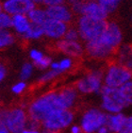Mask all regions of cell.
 <instances>
[{
    "instance_id": "52a82bcc",
    "label": "cell",
    "mask_w": 132,
    "mask_h": 133,
    "mask_svg": "<svg viewBox=\"0 0 132 133\" xmlns=\"http://www.w3.org/2000/svg\"><path fill=\"white\" fill-rule=\"evenodd\" d=\"M75 119L73 110H57L42 122V128L53 133L62 132L74 124Z\"/></svg>"
},
{
    "instance_id": "60d3db41",
    "label": "cell",
    "mask_w": 132,
    "mask_h": 133,
    "mask_svg": "<svg viewBox=\"0 0 132 133\" xmlns=\"http://www.w3.org/2000/svg\"><path fill=\"white\" fill-rule=\"evenodd\" d=\"M40 133H53V132H50V131H47V130H44V129H43V130H41V132Z\"/></svg>"
},
{
    "instance_id": "484cf974",
    "label": "cell",
    "mask_w": 132,
    "mask_h": 133,
    "mask_svg": "<svg viewBox=\"0 0 132 133\" xmlns=\"http://www.w3.org/2000/svg\"><path fill=\"white\" fill-rule=\"evenodd\" d=\"M12 28V16L6 11L0 10V29Z\"/></svg>"
},
{
    "instance_id": "cb8c5ba5",
    "label": "cell",
    "mask_w": 132,
    "mask_h": 133,
    "mask_svg": "<svg viewBox=\"0 0 132 133\" xmlns=\"http://www.w3.org/2000/svg\"><path fill=\"white\" fill-rule=\"evenodd\" d=\"M75 65V59L70 58V57L64 56L58 61V67H60V72L61 74H64L66 72H69L73 69Z\"/></svg>"
},
{
    "instance_id": "9a60e30c",
    "label": "cell",
    "mask_w": 132,
    "mask_h": 133,
    "mask_svg": "<svg viewBox=\"0 0 132 133\" xmlns=\"http://www.w3.org/2000/svg\"><path fill=\"white\" fill-rule=\"evenodd\" d=\"M58 95L63 110H73L78 101L79 94L76 86H64L58 89Z\"/></svg>"
},
{
    "instance_id": "9c48e42d",
    "label": "cell",
    "mask_w": 132,
    "mask_h": 133,
    "mask_svg": "<svg viewBox=\"0 0 132 133\" xmlns=\"http://www.w3.org/2000/svg\"><path fill=\"white\" fill-rule=\"evenodd\" d=\"M132 79V71L117 63L110 62L104 69V85L110 88H120Z\"/></svg>"
},
{
    "instance_id": "f1b7e54d",
    "label": "cell",
    "mask_w": 132,
    "mask_h": 133,
    "mask_svg": "<svg viewBox=\"0 0 132 133\" xmlns=\"http://www.w3.org/2000/svg\"><path fill=\"white\" fill-rule=\"evenodd\" d=\"M27 88H28V83H27V81L19 80V81L15 82V83L11 86L10 91H11V92H12L13 95H22L23 92H25Z\"/></svg>"
},
{
    "instance_id": "30bf717a",
    "label": "cell",
    "mask_w": 132,
    "mask_h": 133,
    "mask_svg": "<svg viewBox=\"0 0 132 133\" xmlns=\"http://www.w3.org/2000/svg\"><path fill=\"white\" fill-rule=\"evenodd\" d=\"M70 7L75 14L78 16L85 15L97 20L108 21V17L109 15L97 0H87V1L79 0L70 5Z\"/></svg>"
},
{
    "instance_id": "d6986e66",
    "label": "cell",
    "mask_w": 132,
    "mask_h": 133,
    "mask_svg": "<svg viewBox=\"0 0 132 133\" xmlns=\"http://www.w3.org/2000/svg\"><path fill=\"white\" fill-rule=\"evenodd\" d=\"M28 17L33 25H37V26H41L48 19L46 9L43 8V7H40V6H36L33 10H31L28 13Z\"/></svg>"
},
{
    "instance_id": "ab89813d",
    "label": "cell",
    "mask_w": 132,
    "mask_h": 133,
    "mask_svg": "<svg viewBox=\"0 0 132 133\" xmlns=\"http://www.w3.org/2000/svg\"><path fill=\"white\" fill-rule=\"evenodd\" d=\"M118 133H129V132H128V131H127V129H126V128H124L123 130H121L120 132H118Z\"/></svg>"
},
{
    "instance_id": "603a6c76",
    "label": "cell",
    "mask_w": 132,
    "mask_h": 133,
    "mask_svg": "<svg viewBox=\"0 0 132 133\" xmlns=\"http://www.w3.org/2000/svg\"><path fill=\"white\" fill-rule=\"evenodd\" d=\"M60 76H61V74L58 71L49 68L48 70L43 71V74L38 77V82L41 84H46V83H49V82L53 81L54 79H56Z\"/></svg>"
},
{
    "instance_id": "b9f144b4",
    "label": "cell",
    "mask_w": 132,
    "mask_h": 133,
    "mask_svg": "<svg viewBox=\"0 0 132 133\" xmlns=\"http://www.w3.org/2000/svg\"><path fill=\"white\" fill-rule=\"evenodd\" d=\"M81 1H87V0H81Z\"/></svg>"
},
{
    "instance_id": "1f68e13d",
    "label": "cell",
    "mask_w": 132,
    "mask_h": 133,
    "mask_svg": "<svg viewBox=\"0 0 132 133\" xmlns=\"http://www.w3.org/2000/svg\"><path fill=\"white\" fill-rule=\"evenodd\" d=\"M27 128H32V129H40L42 128V123H40V122H38V121L36 120H32V119L29 118Z\"/></svg>"
},
{
    "instance_id": "7c38bea8",
    "label": "cell",
    "mask_w": 132,
    "mask_h": 133,
    "mask_svg": "<svg viewBox=\"0 0 132 133\" xmlns=\"http://www.w3.org/2000/svg\"><path fill=\"white\" fill-rule=\"evenodd\" d=\"M36 5L31 0H2L1 10L6 11L11 16L25 14L35 8Z\"/></svg>"
},
{
    "instance_id": "8992f818",
    "label": "cell",
    "mask_w": 132,
    "mask_h": 133,
    "mask_svg": "<svg viewBox=\"0 0 132 133\" xmlns=\"http://www.w3.org/2000/svg\"><path fill=\"white\" fill-rule=\"evenodd\" d=\"M108 21L97 20L89 16L80 15L76 18V25L80 36V41L86 44L91 42L103 33L107 26Z\"/></svg>"
},
{
    "instance_id": "7bdbcfd3",
    "label": "cell",
    "mask_w": 132,
    "mask_h": 133,
    "mask_svg": "<svg viewBox=\"0 0 132 133\" xmlns=\"http://www.w3.org/2000/svg\"><path fill=\"white\" fill-rule=\"evenodd\" d=\"M131 106H132V102H131Z\"/></svg>"
},
{
    "instance_id": "836d02e7",
    "label": "cell",
    "mask_w": 132,
    "mask_h": 133,
    "mask_svg": "<svg viewBox=\"0 0 132 133\" xmlns=\"http://www.w3.org/2000/svg\"><path fill=\"white\" fill-rule=\"evenodd\" d=\"M7 75H8V70H7V67L4 65L3 63L0 64V81H3L7 77Z\"/></svg>"
},
{
    "instance_id": "d590c367",
    "label": "cell",
    "mask_w": 132,
    "mask_h": 133,
    "mask_svg": "<svg viewBox=\"0 0 132 133\" xmlns=\"http://www.w3.org/2000/svg\"><path fill=\"white\" fill-rule=\"evenodd\" d=\"M0 133H11L7 127L3 123H0Z\"/></svg>"
},
{
    "instance_id": "ac0fdd59",
    "label": "cell",
    "mask_w": 132,
    "mask_h": 133,
    "mask_svg": "<svg viewBox=\"0 0 132 133\" xmlns=\"http://www.w3.org/2000/svg\"><path fill=\"white\" fill-rule=\"evenodd\" d=\"M127 116L124 112L109 114L107 121V127L109 128L110 133H118L123 130L126 127Z\"/></svg>"
},
{
    "instance_id": "d6a6232c",
    "label": "cell",
    "mask_w": 132,
    "mask_h": 133,
    "mask_svg": "<svg viewBox=\"0 0 132 133\" xmlns=\"http://www.w3.org/2000/svg\"><path fill=\"white\" fill-rule=\"evenodd\" d=\"M67 130H68V133H83V130H82V128L80 127V125L75 123Z\"/></svg>"
},
{
    "instance_id": "7402d4cb",
    "label": "cell",
    "mask_w": 132,
    "mask_h": 133,
    "mask_svg": "<svg viewBox=\"0 0 132 133\" xmlns=\"http://www.w3.org/2000/svg\"><path fill=\"white\" fill-rule=\"evenodd\" d=\"M35 68L36 67L33 62H25L20 68V72H19V78H20V80L28 81V79H30L31 77L34 74Z\"/></svg>"
},
{
    "instance_id": "277c9868",
    "label": "cell",
    "mask_w": 132,
    "mask_h": 133,
    "mask_svg": "<svg viewBox=\"0 0 132 133\" xmlns=\"http://www.w3.org/2000/svg\"><path fill=\"white\" fill-rule=\"evenodd\" d=\"M99 95L100 108L108 114L123 112L124 110L131 106V104L123 96L119 88H110L104 85Z\"/></svg>"
},
{
    "instance_id": "ffe728a7",
    "label": "cell",
    "mask_w": 132,
    "mask_h": 133,
    "mask_svg": "<svg viewBox=\"0 0 132 133\" xmlns=\"http://www.w3.org/2000/svg\"><path fill=\"white\" fill-rule=\"evenodd\" d=\"M17 36L11 29H0V48L6 49L15 44Z\"/></svg>"
},
{
    "instance_id": "6da1fadb",
    "label": "cell",
    "mask_w": 132,
    "mask_h": 133,
    "mask_svg": "<svg viewBox=\"0 0 132 133\" xmlns=\"http://www.w3.org/2000/svg\"><path fill=\"white\" fill-rule=\"evenodd\" d=\"M122 42L123 33L119 25L112 21H108L103 33L85 44V55L94 61H109L113 59Z\"/></svg>"
},
{
    "instance_id": "8d00e7d4",
    "label": "cell",
    "mask_w": 132,
    "mask_h": 133,
    "mask_svg": "<svg viewBox=\"0 0 132 133\" xmlns=\"http://www.w3.org/2000/svg\"><path fill=\"white\" fill-rule=\"evenodd\" d=\"M96 133H110V131H109V128H108L107 125H103V127H101V128H99Z\"/></svg>"
},
{
    "instance_id": "d4e9b609",
    "label": "cell",
    "mask_w": 132,
    "mask_h": 133,
    "mask_svg": "<svg viewBox=\"0 0 132 133\" xmlns=\"http://www.w3.org/2000/svg\"><path fill=\"white\" fill-rule=\"evenodd\" d=\"M97 1L109 14H111L118 9L122 0H97Z\"/></svg>"
},
{
    "instance_id": "e575fe53",
    "label": "cell",
    "mask_w": 132,
    "mask_h": 133,
    "mask_svg": "<svg viewBox=\"0 0 132 133\" xmlns=\"http://www.w3.org/2000/svg\"><path fill=\"white\" fill-rule=\"evenodd\" d=\"M124 128L129 133H132V114L127 117V122H126V127Z\"/></svg>"
},
{
    "instance_id": "f546056e",
    "label": "cell",
    "mask_w": 132,
    "mask_h": 133,
    "mask_svg": "<svg viewBox=\"0 0 132 133\" xmlns=\"http://www.w3.org/2000/svg\"><path fill=\"white\" fill-rule=\"evenodd\" d=\"M64 39L68 41H80V36L76 26H69L68 29L66 31Z\"/></svg>"
},
{
    "instance_id": "44dd1931",
    "label": "cell",
    "mask_w": 132,
    "mask_h": 133,
    "mask_svg": "<svg viewBox=\"0 0 132 133\" xmlns=\"http://www.w3.org/2000/svg\"><path fill=\"white\" fill-rule=\"evenodd\" d=\"M43 37H44V33H43V28L41 26H37V25H33L32 24L30 29L28 30V33L25 34V36L24 37L22 41H38V40H41Z\"/></svg>"
},
{
    "instance_id": "8fae6325",
    "label": "cell",
    "mask_w": 132,
    "mask_h": 133,
    "mask_svg": "<svg viewBox=\"0 0 132 133\" xmlns=\"http://www.w3.org/2000/svg\"><path fill=\"white\" fill-rule=\"evenodd\" d=\"M55 47L64 56L74 59H80L85 55V44L81 41H68L63 38L55 43Z\"/></svg>"
},
{
    "instance_id": "5b68a950",
    "label": "cell",
    "mask_w": 132,
    "mask_h": 133,
    "mask_svg": "<svg viewBox=\"0 0 132 133\" xmlns=\"http://www.w3.org/2000/svg\"><path fill=\"white\" fill-rule=\"evenodd\" d=\"M75 86L80 95H99L104 87V69H91L76 80Z\"/></svg>"
},
{
    "instance_id": "f35d334b",
    "label": "cell",
    "mask_w": 132,
    "mask_h": 133,
    "mask_svg": "<svg viewBox=\"0 0 132 133\" xmlns=\"http://www.w3.org/2000/svg\"><path fill=\"white\" fill-rule=\"evenodd\" d=\"M36 6H42V1L43 0H31Z\"/></svg>"
},
{
    "instance_id": "83f0119b",
    "label": "cell",
    "mask_w": 132,
    "mask_h": 133,
    "mask_svg": "<svg viewBox=\"0 0 132 133\" xmlns=\"http://www.w3.org/2000/svg\"><path fill=\"white\" fill-rule=\"evenodd\" d=\"M120 92L126 99L131 104L132 102V79L119 88Z\"/></svg>"
},
{
    "instance_id": "74e56055",
    "label": "cell",
    "mask_w": 132,
    "mask_h": 133,
    "mask_svg": "<svg viewBox=\"0 0 132 133\" xmlns=\"http://www.w3.org/2000/svg\"><path fill=\"white\" fill-rule=\"evenodd\" d=\"M40 132H41L40 129H32V128H25L22 133H40Z\"/></svg>"
},
{
    "instance_id": "3957f363",
    "label": "cell",
    "mask_w": 132,
    "mask_h": 133,
    "mask_svg": "<svg viewBox=\"0 0 132 133\" xmlns=\"http://www.w3.org/2000/svg\"><path fill=\"white\" fill-rule=\"evenodd\" d=\"M28 116L27 108L14 106L5 108L0 112V123H3L11 133H22L28 125Z\"/></svg>"
},
{
    "instance_id": "4dcf8cb0",
    "label": "cell",
    "mask_w": 132,
    "mask_h": 133,
    "mask_svg": "<svg viewBox=\"0 0 132 133\" xmlns=\"http://www.w3.org/2000/svg\"><path fill=\"white\" fill-rule=\"evenodd\" d=\"M64 3H66V0H43L42 6L43 8H48V7L61 5V4H64Z\"/></svg>"
},
{
    "instance_id": "5bb4252c",
    "label": "cell",
    "mask_w": 132,
    "mask_h": 133,
    "mask_svg": "<svg viewBox=\"0 0 132 133\" xmlns=\"http://www.w3.org/2000/svg\"><path fill=\"white\" fill-rule=\"evenodd\" d=\"M45 9L47 11L48 18H50V19L61 21V22H63L67 25H71L74 21L75 13L72 10L70 5H68L67 3L53 6V7H48Z\"/></svg>"
},
{
    "instance_id": "4fadbf2b",
    "label": "cell",
    "mask_w": 132,
    "mask_h": 133,
    "mask_svg": "<svg viewBox=\"0 0 132 133\" xmlns=\"http://www.w3.org/2000/svg\"><path fill=\"white\" fill-rule=\"evenodd\" d=\"M69 26L70 25H67L63 22L48 18L45 21V23L42 26V28L43 29V33H44L45 38L51 40V41L57 42L64 38V35H65Z\"/></svg>"
},
{
    "instance_id": "7a4b0ae2",
    "label": "cell",
    "mask_w": 132,
    "mask_h": 133,
    "mask_svg": "<svg viewBox=\"0 0 132 133\" xmlns=\"http://www.w3.org/2000/svg\"><path fill=\"white\" fill-rule=\"evenodd\" d=\"M57 110H63L58 90H51L40 95L31 100L27 108L29 118L40 123Z\"/></svg>"
},
{
    "instance_id": "4316f807",
    "label": "cell",
    "mask_w": 132,
    "mask_h": 133,
    "mask_svg": "<svg viewBox=\"0 0 132 133\" xmlns=\"http://www.w3.org/2000/svg\"><path fill=\"white\" fill-rule=\"evenodd\" d=\"M28 56H29V59H30L31 62L34 63V65L38 64L39 62H41L42 59L46 56L45 54L42 51L41 49L39 48H31L28 52Z\"/></svg>"
},
{
    "instance_id": "ba28073f",
    "label": "cell",
    "mask_w": 132,
    "mask_h": 133,
    "mask_svg": "<svg viewBox=\"0 0 132 133\" xmlns=\"http://www.w3.org/2000/svg\"><path fill=\"white\" fill-rule=\"evenodd\" d=\"M108 114L101 108L91 107L83 110L79 117L78 124L83 133H96L99 128L107 125Z\"/></svg>"
},
{
    "instance_id": "e0dca14e",
    "label": "cell",
    "mask_w": 132,
    "mask_h": 133,
    "mask_svg": "<svg viewBox=\"0 0 132 133\" xmlns=\"http://www.w3.org/2000/svg\"><path fill=\"white\" fill-rule=\"evenodd\" d=\"M114 62L132 71V45L122 44L113 57Z\"/></svg>"
},
{
    "instance_id": "2e32d148",
    "label": "cell",
    "mask_w": 132,
    "mask_h": 133,
    "mask_svg": "<svg viewBox=\"0 0 132 133\" xmlns=\"http://www.w3.org/2000/svg\"><path fill=\"white\" fill-rule=\"evenodd\" d=\"M32 23L25 14H18L12 16V28L11 30L16 34L18 38L23 40L25 34L30 29Z\"/></svg>"
}]
</instances>
